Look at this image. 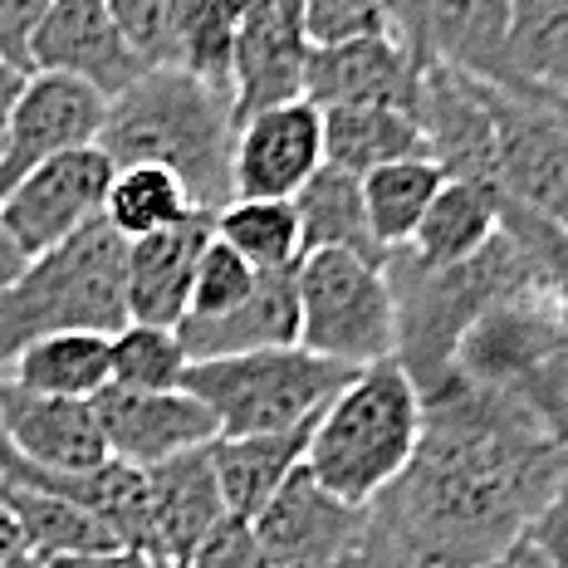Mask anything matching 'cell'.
Returning <instances> with one entry per match:
<instances>
[{"mask_svg": "<svg viewBox=\"0 0 568 568\" xmlns=\"http://www.w3.org/2000/svg\"><path fill=\"white\" fill-rule=\"evenodd\" d=\"M568 490V446L510 393L446 377L422 442L368 505V529L426 568H500Z\"/></svg>", "mask_w": 568, "mask_h": 568, "instance_id": "6da1fadb", "label": "cell"}, {"mask_svg": "<svg viewBox=\"0 0 568 568\" xmlns=\"http://www.w3.org/2000/svg\"><path fill=\"white\" fill-rule=\"evenodd\" d=\"M99 148L113 168H168L186 186L196 211L216 216L231 201L235 103L182 69H142L118 99H109Z\"/></svg>", "mask_w": 568, "mask_h": 568, "instance_id": "7a4b0ae2", "label": "cell"}, {"mask_svg": "<svg viewBox=\"0 0 568 568\" xmlns=\"http://www.w3.org/2000/svg\"><path fill=\"white\" fill-rule=\"evenodd\" d=\"M422 442V393L397 368V358L358 368L343 393L318 412L304 470L353 510H368L377 495L407 470Z\"/></svg>", "mask_w": 568, "mask_h": 568, "instance_id": "3957f363", "label": "cell"}, {"mask_svg": "<svg viewBox=\"0 0 568 568\" xmlns=\"http://www.w3.org/2000/svg\"><path fill=\"white\" fill-rule=\"evenodd\" d=\"M128 241L109 221H93L64 245L26 260L10 284H0V373L20 348L50 334H103L128 328L123 300Z\"/></svg>", "mask_w": 568, "mask_h": 568, "instance_id": "277c9868", "label": "cell"}, {"mask_svg": "<svg viewBox=\"0 0 568 568\" xmlns=\"http://www.w3.org/2000/svg\"><path fill=\"white\" fill-rule=\"evenodd\" d=\"M348 377L353 368L314 358L310 348H265L192 363L182 393L216 417V436H280L314 426Z\"/></svg>", "mask_w": 568, "mask_h": 568, "instance_id": "5b68a950", "label": "cell"}, {"mask_svg": "<svg viewBox=\"0 0 568 568\" xmlns=\"http://www.w3.org/2000/svg\"><path fill=\"white\" fill-rule=\"evenodd\" d=\"M300 348L343 368H373L397 353V314L383 265L343 251H314L294 265Z\"/></svg>", "mask_w": 568, "mask_h": 568, "instance_id": "8992f818", "label": "cell"}, {"mask_svg": "<svg viewBox=\"0 0 568 568\" xmlns=\"http://www.w3.org/2000/svg\"><path fill=\"white\" fill-rule=\"evenodd\" d=\"M500 192L568 235V99L544 84H485Z\"/></svg>", "mask_w": 568, "mask_h": 568, "instance_id": "52a82bcc", "label": "cell"}, {"mask_svg": "<svg viewBox=\"0 0 568 568\" xmlns=\"http://www.w3.org/2000/svg\"><path fill=\"white\" fill-rule=\"evenodd\" d=\"M113 182V162L103 148H79L64 158L40 162L20 176L10 192H0V221H6L16 251L34 260L93 221H103V196Z\"/></svg>", "mask_w": 568, "mask_h": 568, "instance_id": "ba28073f", "label": "cell"}, {"mask_svg": "<svg viewBox=\"0 0 568 568\" xmlns=\"http://www.w3.org/2000/svg\"><path fill=\"white\" fill-rule=\"evenodd\" d=\"M559 348H568V310L539 290L495 300L456 343L452 377L490 393H519Z\"/></svg>", "mask_w": 568, "mask_h": 568, "instance_id": "9c48e42d", "label": "cell"}, {"mask_svg": "<svg viewBox=\"0 0 568 568\" xmlns=\"http://www.w3.org/2000/svg\"><path fill=\"white\" fill-rule=\"evenodd\" d=\"M393 30L417 59L485 84H525L510 59V0H393Z\"/></svg>", "mask_w": 568, "mask_h": 568, "instance_id": "30bf717a", "label": "cell"}, {"mask_svg": "<svg viewBox=\"0 0 568 568\" xmlns=\"http://www.w3.org/2000/svg\"><path fill=\"white\" fill-rule=\"evenodd\" d=\"M324 168V113L310 99L275 103L235 123L231 201H294Z\"/></svg>", "mask_w": 568, "mask_h": 568, "instance_id": "8fae6325", "label": "cell"}, {"mask_svg": "<svg viewBox=\"0 0 568 568\" xmlns=\"http://www.w3.org/2000/svg\"><path fill=\"white\" fill-rule=\"evenodd\" d=\"M103 118H109V99L99 89L64 74H30L6 128L0 192H10L40 162L64 158V152H79V148H99Z\"/></svg>", "mask_w": 568, "mask_h": 568, "instance_id": "7c38bea8", "label": "cell"}, {"mask_svg": "<svg viewBox=\"0 0 568 568\" xmlns=\"http://www.w3.org/2000/svg\"><path fill=\"white\" fill-rule=\"evenodd\" d=\"M426 142V162H436L442 176L490 182L495 176V123L485 103V79H470L442 59H422L417 74V109H412Z\"/></svg>", "mask_w": 568, "mask_h": 568, "instance_id": "4fadbf2b", "label": "cell"}, {"mask_svg": "<svg viewBox=\"0 0 568 568\" xmlns=\"http://www.w3.org/2000/svg\"><path fill=\"white\" fill-rule=\"evenodd\" d=\"M363 519L368 510L343 505L300 466L251 519V529L270 568H338L343 554L358 544Z\"/></svg>", "mask_w": 568, "mask_h": 568, "instance_id": "5bb4252c", "label": "cell"}, {"mask_svg": "<svg viewBox=\"0 0 568 568\" xmlns=\"http://www.w3.org/2000/svg\"><path fill=\"white\" fill-rule=\"evenodd\" d=\"M30 74H64L118 99L142 74L109 0H54L30 34Z\"/></svg>", "mask_w": 568, "mask_h": 568, "instance_id": "9a60e30c", "label": "cell"}, {"mask_svg": "<svg viewBox=\"0 0 568 568\" xmlns=\"http://www.w3.org/2000/svg\"><path fill=\"white\" fill-rule=\"evenodd\" d=\"M89 407L93 422H99L103 452L138 470L216 442V417L182 387H172V393H133V387L109 383Z\"/></svg>", "mask_w": 568, "mask_h": 568, "instance_id": "2e32d148", "label": "cell"}, {"mask_svg": "<svg viewBox=\"0 0 568 568\" xmlns=\"http://www.w3.org/2000/svg\"><path fill=\"white\" fill-rule=\"evenodd\" d=\"M422 59L397 34L314 44L304 64V99L314 109H417Z\"/></svg>", "mask_w": 568, "mask_h": 568, "instance_id": "e0dca14e", "label": "cell"}, {"mask_svg": "<svg viewBox=\"0 0 568 568\" xmlns=\"http://www.w3.org/2000/svg\"><path fill=\"white\" fill-rule=\"evenodd\" d=\"M310 50L314 44L304 30V0H255V10L235 26V123L260 109H275V103L304 99Z\"/></svg>", "mask_w": 568, "mask_h": 568, "instance_id": "ac0fdd59", "label": "cell"}, {"mask_svg": "<svg viewBox=\"0 0 568 568\" xmlns=\"http://www.w3.org/2000/svg\"><path fill=\"white\" fill-rule=\"evenodd\" d=\"M206 211H192L186 221L128 241L123 260V300H128V324H152V328H182L186 304H192V280H196V260L211 245Z\"/></svg>", "mask_w": 568, "mask_h": 568, "instance_id": "d6986e66", "label": "cell"}, {"mask_svg": "<svg viewBox=\"0 0 568 568\" xmlns=\"http://www.w3.org/2000/svg\"><path fill=\"white\" fill-rule=\"evenodd\" d=\"M142 476H148L152 559H162L168 568H186L192 554L211 539V529L226 519V495H221L216 466H211V442L196 452L158 460Z\"/></svg>", "mask_w": 568, "mask_h": 568, "instance_id": "ffe728a7", "label": "cell"}, {"mask_svg": "<svg viewBox=\"0 0 568 568\" xmlns=\"http://www.w3.org/2000/svg\"><path fill=\"white\" fill-rule=\"evenodd\" d=\"M186 358H235V353H265V348H300V284L290 270H260L255 290L221 318H182L176 328Z\"/></svg>", "mask_w": 568, "mask_h": 568, "instance_id": "44dd1931", "label": "cell"}, {"mask_svg": "<svg viewBox=\"0 0 568 568\" xmlns=\"http://www.w3.org/2000/svg\"><path fill=\"white\" fill-rule=\"evenodd\" d=\"M0 442L30 466L50 470H89L109 460L89 402L40 397L6 377H0Z\"/></svg>", "mask_w": 568, "mask_h": 568, "instance_id": "7402d4cb", "label": "cell"}, {"mask_svg": "<svg viewBox=\"0 0 568 568\" xmlns=\"http://www.w3.org/2000/svg\"><path fill=\"white\" fill-rule=\"evenodd\" d=\"M505 192L490 182H466V176H446L442 192L432 196L417 235H412L407 255L426 270H452L476 260L485 245L500 235Z\"/></svg>", "mask_w": 568, "mask_h": 568, "instance_id": "603a6c76", "label": "cell"}, {"mask_svg": "<svg viewBox=\"0 0 568 568\" xmlns=\"http://www.w3.org/2000/svg\"><path fill=\"white\" fill-rule=\"evenodd\" d=\"M314 426L280 436H216L211 442V466H216L221 495H226V515L251 519L270 505V495L290 480V470L304 466V446H310Z\"/></svg>", "mask_w": 568, "mask_h": 568, "instance_id": "cb8c5ba5", "label": "cell"}, {"mask_svg": "<svg viewBox=\"0 0 568 568\" xmlns=\"http://www.w3.org/2000/svg\"><path fill=\"white\" fill-rule=\"evenodd\" d=\"M324 113V168L368 176L387 162L426 158L422 128L402 109H318Z\"/></svg>", "mask_w": 568, "mask_h": 568, "instance_id": "d4e9b609", "label": "cell"}, {"mask_svg": "<svg viewBox=\"0 0 568 568\" xmlns=\"http://www.w3.org/2000/svg\"><path fill=\"white\" fill-rule=\"evenodd\" d=\"M294 211H300V245L304 255L314 251H343V255H358L383 265V251H377L373 231H368V211H363V186L358 176L334 172V168H318L304 192L294 196Z\"/></svg>", "mask_w": 568, "mask_h": 568, "instance_id": "484cf974", "label": "cell"}, {"mask_svg": "<svg viewBox=\"0 0 568 568\" xmlns=\"http://www.w3.org/2000/svg\"><path fill=\"white\" fill-rule=\"evenodd\" d=\"M6 383L40 397L93 402L109 387V338L103 334H50L16 353Z\"/></svg>", "mask_w": 568, "mask_h": 568, "instance_id": "4316f807", "label": "cell"}, {"mask_svg": "<svg viewBox=\"0 0 568 568\" xmlns=\"http://www.w3.org/2000/svg\"><path fill=\"white\" fill-rule=\"evenodd\" d=\"M442 168L426 158H407V162H387L363 176V211H368V231L377 241V251L393 255V251H407L412 235H417L426 206L432 196L442 192Z\"/></svg>", "mask_w": 568, "mask_h": 568, "instance_id": "83f0119b", "label": "cell"}, {"mask_svg": "<svg viewBox=\"0 0 568 568\" xmlns=\"http://www.w3.org/2000/svg\"><path fill=\"white\" fill-rule=\"evenodd\" d=\"M0 505L16 515L20 535H26V549L34 559H64V554H93V549H118V539L99 525L93 515L74 510V505L54 500V495L26 490L16 480H0Z\"/></svg>", "mask_w": 568, "mask_h": 568, "instance_id": "f1b7e54d", "label": "cell"}, {"mask_svg": "<svg viewBox=\"0 0 568 568\" xmlns=\"http://www.w3.org/2000/svg\"><path fill=\"white\" fill-rule=\"evenodd\" d=\"M192 196L176 182L168 168H113L109 196H103V221L123 235V241H142V235H158L176 226V221L192 216Z\"/></svg>", "mask_w": 568, "mask_h": 568, "instance_id": "f546056e", "label": "cell"}, {"mask_svg": "<svg viewBox=\"0 0 568 568\" xmlns=\"http://www.w3.org/2000/svg\"><path fill=\"white\" fill-rule=\"evenodd\" d=\"M216 241H226L245 265L255 270H290L304 260L300 245V211L294 201H245L235 196L211 216Z\"/></svg>", "mask_w": 568, "mask_h": 568, "instance_id": "4dcf8cb0", "label": "cell"}, {"mask_svg": "<svg viewBox=\"0 0 568 568\" xmlns=\"http://www.w3.org/2000/svg\"><path fill=\"white\" fill-rule=\"evenodd\" d=\"M515 74L568 99V0H510Z\"/></svg>", "mask_w": 568, "mask_h": 568, "instance_id": "1f68e13d", "label": "cell"}, {"mask_svg": "<svg viewBox=\"0 0 568 568\" xmlns=\"http://www.w3.org/2000/svg\"><path fill=\"white\" fill-rule=\"evenodd\" d=\"M186 358L176 328H152V324H128L109 338V383L133 387V393H172L182 387Z\"/></svg>", "mask_w": 568, "mask_h": 568, "instance_id": "d6a6232c", "label": "cell"}, {"mask_svg": "<svg viewBox=\"0 0 568 568\" xmlns=\"http://www.w3.org/2000/svg\"><path fill=\"white\" fill-rule=\"evenodd\" d=\"M109 10L142 69H176L196 0H109Z\"/></svg>", "mask_w": 568, "mask_h": 568, "instance_id": "836d02e7", "label": "cell"}, {"mask_svg": "<svg viewBox=\"0 0 568 568\" xmlns=\"http://www.w3.org/2000/svg\"><path fill=\"white\" fill-rule=\"evenodd\" d=\"M255 265H245L241 255L231 251L226 241L211 235V245L196 260V280H192V304H186V318H221L231 314L245 294L255 290Z\"/></svg>", "mask_w": 568, "mask_h": 568, "instance_id": "e575fe53", "label": "cell"}, {"mask_svg": "<svg viewBox=\"0 0 568 568\" xmlns=\"http://www.w3.org/2000/svg\"><path fill=\"white\" fill-rule=\"evenodd\" d=\"M304 30L310 44H343L393 30V0H304Z\"/></svg>", "mask_w": 568, "mask_h": 568, "instance_id": "d590c367", "label": "cell"}, {"mask_svg": "<svg viewBox=\"0 0 568 568\" xmlns=\"http://www.w3.org/2000/svg\"><path fill=\"white\" fill-rule=\"evenodd\" d=\"M515 397L525 402V407L535 412V417L568 446V348L554 353V358L544 363V368L529 377V383L519 387Z\"/></svg>", "mask_w": 568, "mask_h": 568, "instance_id": "8d00e7d4", "label": "cell"}, {"mask_svg": "<svg viewBox=\"0 0 568 568\" xmlns=\"http://www.w3.org/2000/svg\"><path fill=\"white\" fill-rule=\"evenodd\" d=\"M186 568H270V564H265V554H260V544H255V529L245 525V519L226 515L216 529H211V539L192 554V564Z\"/></svg>", "mask_w": 568, "mask_h": 568, "instance_id": "74e56055", "label": "cell"}, {"mask_svg": "<svg viewBox=\"0 0 568 568\" xmlns=\"http://www.w3.org/2000/svg\"><path fill=\"white\" fill-rule=\"evenodd\" d=\"M54 0H0V59L30 74V34Z\"/></svg>", "mask_w": 568, "mask_h": 568, "instance_id": "f35d334b", "label": "cell"}, {"mask_svg": "<svg viewBox=\"0 0 568 568\" xmlns=\"http://www.w3.org/2000/svg\"><path fill=\"white\" fill-rule=\"evenodd\" d=\"M529 544L544 554L549 568H568V490L539 515V525L529 529Z\"/></svg>", "mask_w": 568, "mask_h": 568, "instance_id": "ab89813d", "label": "cell"}, {"mask_svg": "<svg viewBox=\"0 0 568 568\" xmlns=\"http://www.w3.org/2000/svg\"><path fill=\"white\" fill-rule=\"evenodd\" d=\"M44 568H168L162 559H152L148 549H93V554H64V559H50Z\"/></svg>", "mask_w": 568, "mask_h": 568, "instance_id": "60d3db41", "label": "cell"}, {"mask_svg": "<svg viewBox=\"0 0 568 568\" xmlns=\"http://www.w3.org/2000/svg\"><path fill=\"white\" fill-rule=\"evenodd\" d=\"M338 568H426V564H412V559H402L397 549H387V544L368 529V519H363V535H358V544H353V549L338 559Z\"/></svg>", "mask_w": 568, "mask_h": 568, "instance_id": "b9f144b4", "label": "cell"}, {"mask_svg": "<svg viewBox=\"0 0 568 568\" xmlns=\"http://www.w3.org/2000/svg\"><path fill=\"white\" fill-rule=\"evenodd\" d=\"M26 69H16L10 59H0V152H6V128H10V113H16V99L26 89Z\"/></svg>", "mask_w": 568, "mask_h": 568, "instance_id": "7bdbcfd3", "label": "cell"}, {"mask_svg": "<svg viewBox=\"0 0 568 568\" xmlns=\"http://www.w3.org/2000/svg\"><path fill=\"white\" fill-rule=\"evenodd\" d=\"M26 535H20V525H16V515L0 505V568H10L16 559H26Z\"/></svg>", "mask_w": 568, "mask_h": 568, "instance_id": "ee69618b", "label": "cell"}, {"mask_svg": "<svg viewBox=\"0 0 568 568\" xmlns=\"http://www.w3.org/2000/svg\"><path fill=\"white\" fill-rule=\"evenodd\" d=\"M26 270V255L16 251V241H10V231H6V221H0V284H10Z\"/></svg>", "mask_w": 568, "mask_h": 568, "instance_id": "f6af8a7d", "label": "cell"}, {"mask_svg": "<svg viewBox=\"0 0 568 568\" xmlns=\"http://www.w3.org/2000/svg\"><path fill=\"white\" fill-rule=\"evenodd\" d=\"M201 10H211V16L226 20V26H241V20L255 10V0H201Z\"/></svg>", "mask_w": 568, "mask_h": 568, "instance_id": "bcb514c9", "label": "cell"}, {"mask_svg": "<svg viewBox=\"0 0 568 568\" xmlns=\"http://www.w3.org/2000/svg\"><path fill=\"white\" fill-rule=\"evenodd\" d=\"M500 568H549V564H544V554H539L535 544L525 539V544H519V549H515V554H510V559H505Z\"/></svg>", "mask_w": 568, "mask_h": 568, "instance_id": "7dc6e473", "label": "cell"}, {"mask_svg": "<svg viewBox=\"0 0 568 568\" xmlns=\"http://www.w3.org/2000/svg\"><path fill=\"white\" fill-rule=\"evenodd\" d=\"M10 568H44V559H34V554H26V559H16Z\"/></svg>", "mask_w": 568, "mask_h": 568, "instance_id": "c3c4849f", "label": "cell"}]
</instances>
